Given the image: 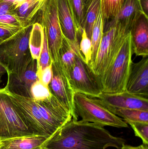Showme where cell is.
I'll list each match as a JSON object with an SVG mask.
<instances>
[{
    "mask_svg": "<svg viewBox=\"0 0 148 149\" xmlns=\"http://www.w3.org/2000/svg\"><path fill=\"white\" fill-rule=\"evenodd\" d=\"M126 141L112 135L104 127L72 120L59 129L42 145V149H120Z\"/></svg>",
    "mask_w": 148,
    "mask_h": 149,
    "instance_id": "obj_1",
    "label": "cell"
},
{
    "mask_svg": "<svg viewBox=\"0 0 148 149\" xmlns=\"http://www.w3.org/2000/svg\"><path fill=\"white\" fill-rule=\"evenodd\" d=\"M33 24L0 44V65L8 75L22 74L33 60L29 45Z\"/></svg>",
    "mask_w": 148,
    "mask_h": 149,
    "instance_id": "obj_2",
    "label": "cell"
},
{
    "mask_svg": "<svg viewBox=\"0 0 148 149\" xmlns=\"http://www.w3.org/2000/svg\"><path fill=\"white\" fill-rule=\"evenodd\" d=\"M133 51L130 31L105 72L100 77L103 93H116L126 91L127 81L133 63Z\"/></svg>",
    "mask_w": 148,
    "mask_h": 149,
    "instance_id": "obj_3",
    "label": "cell"
},
{
    "mask_svg": "<svg viewBox=\"0 0 148 149\" xmlns=\"http://www.w3.org/2000/svg\"><path fill=\"white\" fill-rule=\"evenodd\" d=\"M74 103L76 114L82 120L103 127H128L127 123L113 113L97 98L74 93Z\"/></svg>",
    "mask_w": 148,
    "mask_h": 149,
    "instance_id": "obj_4",
    "label": "cell"
},
{
    "mask_svg": "<svg viewBox=\"0 0 148 149\" xmlns=\"http://www.w3.org/2000/svg\"><path fill=\"white\" fill-rule=\"evenodd\" d=\"M130 31L118 24L104 29L95 60L91 67L95 74L100 77L102 75L118 53Z\"/></svg>",
    "mask_w": 148,
    "mask_h": 149,
    "instance_id": "obj_5",
    "label": "cell"
},
{
    "mask_svg": "<svg viewBox=\"0 0 148 149\" xmlns=\"http://www.w3.org/2000/svg\"><path fill=\"white\" fill-rule=\"evenodd\" d=\"M32 135L4 88L0 89V140Z\"/></svg>",
    "mask_w": 148,
    "mask_h": 149,
    "instance_id": "obj_6",
    "label": "cell"
},
{
    "mask_svg": "<svg viewBox=\"0 0 148 149\" xmlns=\"http://www.w3.org/2000/svg\"><path fill=\"white\" fill-rule=\"evenodd\" d=\"M4 88L14 107L34 135L48 138L54 133L43 118L35 102L32 98L18 95L9 92L5 87Z\"/></svg>",
    "mask_w": 148,
    "mask_h": 149,
    "instance_id": "obj_7",
    "label": "cell"
},
{
    "mask_svg": "<svg viewBox=\"0 0 148 149\" xmlns=\"http://www.w3.org/2000/svg\"><path fill=\"white\" fill-rule=\"evenodd\" d=\"M58 0H47L40 10L37 22L45 27L50 57L53 62L59 60V51L63 40L58 15Z\"/></svg>",
    "mask_w": 148,
    "mask_h": 149,
    "instance_id": "obj_8",
    "label": "cell"
},
{
    "mask_svg": "<svg viewBox=\"0 0 148 149\" xmlns=\"http://www.w3.org/2000/svg\"><path fill=\"white\" fill-rule=\"evenodd\" d=\"M69 81L74 93H80L92 97L103 93L101 79L85 62L82 55L77 56Z\"/></svg>",
    "mask_w": 148,
    "mask_h": 149,
    "instance_id": "obj_9",
    "label": "cell"
},
{
    "mask_svg": "<svg viewBox=\"0 0 148 149\" xmlns=\"http://www.w3.org/2000/svg\"><path fill=\"white\" fill-rule=\"evenodd\" d=\"M53 76L49 85L50 92L72 113L74 120H78L74 103V92L67 75L58 62L52 63Z\"/></svg>",
    "mask_w": 148,
    "mask_h": 149,
    "instance_id": "obj_10",
    "label": "cell"
},
{
    "mask_svg": "<svg viewBox=\"0 0 148 149\" xmlns=\"http://www.w3.org/2000/svg\"><path fill=\"white\" fill-rule=\"evenodd\" d=\"M95 98L108 109H126L148 111V98L132 94L127 91L116 93H102Z\"/></svg>",
    "mask_w": 148,
    "mask_h": 149,
    "instance_id": "obj_11",
    "label": "cell"
},
{
    "mask_svg": "<svg viewBox=\"0 0 148 149\" xmlns=\"http://www.w3.org/2000/svg\"><path fill=\"white\" fill-rule=\"evenodd\" d=\"M126 91L132 94L148 98V56L133 63L127 81Z\"/></svg>",
    "mask_w": 148,
    "mask_h": 149,
    "instance_id": "obj_12",
    "label": "cell"
},
{
    "mask_svg": "<svg viewBox=\"0 0 148 149\" xmlns=\"http://www.w3.org/2000/svg\"><path fill=\"white\" fill-rule=\"evenodd\" d=\"M37 71V60L33 59L22 74L8 75V82L5 88L11 93L31 98L30 88L33 83L38 80Z\"/></svg>",
    "mask_w": 148,
    "mask_h": 149,
    "instance_id": "obj_13",
    "label": "cell"
},
{
    "mask_svg": "<svg viewBox=\"0 0 148 149\" xmlns=\"http://www.w3.org/2000/svg\"><path fill=\"white\" fill-rule=\"evenodd\" d=\"M58 15L63 35L80 50L82 33L77 29L67 0H58Z\"/></svg>",
    "mask_w": 148,
    "mask_h": 149,
    "instance_id": "obj_14",
    "label": "cell"
},
{
    "mask_svg": "<svg viewBox=\"0 0 148 149\" xmlns=\"http://www.w3.org/2000/svg\"><path fill=\"white\" fill-rule=\"evenodd\" d=\"M143 15L148 16L142 10L140 0H126L116 16L104 23V28L119 24L131 30L139 18Z\"/></svg>",
    "mask_w": 148,
    "mask_h": 149,
    "instance_id": "obj_15",
    "label": "cell"
},
{
    "mask_svg": "<svg viewBox=\"0 0 148 149\" xmlns=\"http://www.w3.org/2000/svg\"><path fill=\"white\" fill-rule=\"evenodd\" d=\"M130 32L134 54L137 56H148V17L142 16Z\"/></svg>",
    "mask_w": 148,
    "mask_h": 149,
    "instance_id": "obj_16",
    "label": "cell"
},
{
    "mask_svg": "<svg viewBox=\"0 0 148 149\" xmlns=\"http://www.w3.org/2000/svg\"><path fill=\"white\" fill-rule=\"evenodd\" d=\"M39 135L22 136L1 141L0 149H42L47 139Z\"/></svg>",
    "mask_w": 148,
    "mask_h": 149,
    "instance_id": "obj_17",
    "label": "cell"
},
{
    "mask_svg": "<svg viewBox=\"0 0 148 149\" xmlns=\"http://www.w3.org/2000/svg\"><path fill=\"white\" fill-rule=\"evenodd\" d=\"M82 55L80 50L76 49L74 45L63 36V40L59 51V60L62 69L68 79L74 68L77 56Z\"/></svg>",
    "mask_w": 148,
    "mask_h": 149,
    "instance_id": "obj_18",
    "label": "cell"
},
{
    "mask_svg": "<svg viewBox=\"0 0 148 149\" xmlns=\"http://www.w3.org/2000/svg\"><path fill=\"white\" fill-rule=\"evenodd\" d=\"M44 3L34 0H27L15 10L14 15L19 17L23 27L25 28L35 22V17Z\"/></svg>",
    "mask_w": 148,
    "mask_h": 149,
    "instance_id": "obj_19",
    "label": "cell"
},
{
    "mask_svg": "<svg viewBox=\"0 0 148 149\" xmlns=\"http://www.w3.org/2000/svg\"><path fill=\"white\" fill-rule=\"evenodd\" d=\"M104 20L100 8L99 13L93 26L91 33V41L92 43L91 60L89 66L91 67L94 64L101 42L104 31Z\"/></svg>",
    "mask_w": 148,
    "mask_h": 149,
    "instance_id": "obj_20",
    "label": "cell"
},
{
    "mask_svg": "<svg viewBox=\"0 0 148 149\" xmlns=\"http://www.w3.org/2000/svg\"><path fill=\"white\" fill-rule=\"evenodd\" d=\"M44 27L38 22L33 24L30 36L29 45L31 56L37 60L43 45Z\"/></svg>",
    "mask_w": 148,
    "mask_h": 149,
    "instance_id": "obj_21",
    "label": "cell"
},
{
    "mask_svg": "<svg viewBox=\"0 0 148 149\" xmlns=\"http://www.w3.org/2000/svg\"><path fill=\"white\" fill-rule=\"evenodd\" d=\"M113 113L120 117L127 124L130 123H148V111L135 109H109Z\"/></svg>",
    "mask_w": 148,
    "mask_h": 149,
    "instance_id": "obj_22",
    "label": "cell"
},
{
    "mask_svg": "<svg viewBox=\"0 0 148 149\" xmlns=\"http://www.w3.org/2000/svg\"><path fill=\"white\" fill-rule=\"evenodd\" d=\"M125 1L126 0H101V10L105 22L116 16Z\"/></svg>",
    "mask_w": 148,
    "mask_h": 149,
    "instance_id": "obj_23",
    "label": "cell"
},
{
    "mask_svg": "<svg viewBox=\"0 0 148 149\" xmlns=\"http://www.w3.org/2000/svg\"><path fill=\"white\" fill-rule=\"evenodd\" d=\"M101 8V0H91L85 14L84 28L87 36L91 39L93 26Z\"/></svg>",
    "mask_w": 148,
    "mask_h": 149,
    "instance_id": "obj_24",
    "label": "cell"
},
{
    "mask_svg": "<svg viewBox=\"0 0 148 149\" xmlns=\"http://www.w3.org/2000/svg\"><path fill=\"white\" fill-rule=\"evenodd\" d=\"M69 5L75 23L79 31L82 33L84 28L85 12L82 0H67Z\"/></svg>",
    "mask_w": 148,
    "mask_h": 149,
    "instance_id": "obj_25",
    "label": "cell"
},
{
    "mask_svg": "<svg viewBox=\"0 0 148 149\" xmlns=\"http://www.w3.org/2000/svg\"><path fill=\"white\" fill-rule=\"evenodd\" d=\"M43 26V25H42ZM44 27V26H43ZM53 61L50 57L48 45L46 29L44 27V38L43 45L40 56L37 60V72H40L52 64Z\"/></svg>",
    "mask_w": 148,
    "mask_h": 149,
    "instance_id": "obj_26",
    "label": "cell"
},
{
    "mask_svg": "<svg viewBox=\"0 0 148 149\" xmlns=\"http://www.w3.org/2000/svg\"><path fill=\"white\" fill-rule=\"evenodd\" d=\"M30 93L31 98L35 101L44 100L52 95L49 86L43 85L39 79L31 86Z\"/></svg>",
    "mask_w": 148,
    "mask_h": 149,
    "instance_id": "obj_27",
    "label": "cell"
},
{
    "mask_svg": "<svg viewBox=\"0 0 148 149\" xmlns=\"http://www.w3.org/2000/svg\"><path fill=\"white\" fill-rule=\"evenodd\" d=\"M79 46L80 51L83 56L85 62L89 65L91 60L92 43L91 39L87 36L84 29H83Z\"/></svg>",
    "mask_w": 148,
    "mask_h": 149,
    "instance_id": "obj_28",
    "label": "cell"
},
{
    "mask_svg": "<svg viewBox=\"0 0 148 149\" xmlns=\"http://www.w3.org/2000/svg\"><path fill=\"white\" fill-rule=\"evenodd\" d=\"M128 124L134 130L136 136L140 138L144 144H148V123H130Z\"/></svg>",
    "mask_w": 148,
    "mask_h": 149,
    "instance_id": "obj_29",
    "label": "cell"
},
{
    "mask_svg": "<svg viewBox=\"0 0 148 149\" xmlns=\"http://www.w3.org/2000/svg\"><path fill=\"white\" fill-rule=\"evenodd\" d=\"M24 28L16 25L0 24V40L4 42L14 36Z\"/></svg>",
    "mask_w": 148,
    "mask_h": 149,
    "instance_id": "obj_30",
    "label": "cell"
},
{
    "mask_svg": "<svg viewBox=\"0 0 148 149\" xmlns=\"http://www.w3.org/2000/svg\"><path fill=\"white\" fill-rule=\"evenodd\" d=\"M38 79L43 85L49 86L53 76L52 64L40 72H37Z\"/></svg>",
    "mask_w": 148,
    "mask_h": 149,
    "instance_id": "obj_31",
    "label": "cell"
},
{
    "mask_svg": "<svg viewBox=\"0 0 148 149\" xmlns=\"http://www.w3.org/2000/svg\"><path fill=\"white\" fill-rule=\"evenodd\" d=\"M0 24L4 25H16L23 27L21 22L18 17L13 15H0Z\"/></svg>",
    "mask_w": 148,
    "mask_h": 149,
    "instance_id": "obj_32",
    "label": "cell"
},
{
    "mask_svg": "<svg viewBox=\"0 0 148 149\" xmlns=\"http://www.w3.org/2000/svg\"><path fill=\"white\" fill-rule=\"evenodd\" d=\"M120 149H148V144L144 143H142L141 145L138 146H131L125 143L123 144Z\"/></svg>",
    "mask_w": 148,
    "mask_h": 149,
    "instance_id": "obj_33",
    "label": "cell"
},
{
    "mask_svg": "<svg viewBox=\"0 0 148 149\" xmlns=\"http://www.w3.org/2000/svg\"><path fill=\"white\" fill-rule=\"evenodd\" d=\"M141 4L142 10L145 15L148 16V0H140Z\"/></svg>",
    "mask_w": 148,
    "mask_h": 149,
    "instance_id": "obj_34",
    "label": "cell"
},
{
    "mask_svg": "<svg viewBox=\"0 0 148 149\" xmlns=\"http://www.w3.org/2000/svg\"><path fill=\"white\" fill-rule=\"evenodd\" d=\"M27 1V0H14L13 3L14 5L15 10Z\"/></svg>",
    "mask_w": 148,
    "mask_h": 149,
    "instance_id": "obj_35",
    "label": "cell"
},
{
    "mask_svg": "<svg viewBox=\"0 0 148 149\" xmlns=\"http://www.w3.org/2000/svg\"><path fill=\"white\" fill-rule=\"evenodd\" d=\"M91 1V0H82L83 3V7H84L85 12H86L87 8L88 7Z\"/></svg>",
    "mask_w": 148,
    "mask_h": 149,
    "instance_id": "obj_36",
    "label": "cell"
},
{
    "mask_svg": "<svg viewBox=\"0 0 148 149\" xmlns=\"http://www.w3.org/2000/svg\"><path fill=\"white\" fill-rule=\"evenodd\" d=\"M7 73V71L2 65H0V75H3Z\"/></svg>",
    "mask_w": 148,
    "mask_h": 149,
    "instance_id": "obj_37",
    "label": "cell"
},
{
    "mask_svg": "<svg viewBox=\"0 0 148 149\" xmlns=\"http://www.w3.org/2000/svg\"><path fill=\"white\" fill-rule=\"evenodd\" d=\"M1 75H0V84H1V82H2V80H1ZM1 87H0V89H1Z\"/></svg>",
    "mask_w": 148,
    "mask_h": 149,
    "instance_id": "obj_38",
    "label": "cell"
},
{
    "mask_svg": "<svg viewBox=\"0 0 148 149\" xmlns=\"http://www.w3.org/2000/svg\"><path fill=\"white\" fill-rule=\"evenodd\" d=\"M2 42V41H1V40H0V44L2 42Z\"/></svg>",
    "mask_w": 148,
    "mask_h": 149,
    "instance_id": "obj_39",
    "label": "cell"
},
{
    "mask_svg": "<svg viewBox=\"0 0 148 149\" xmlns=\"http://www.w3.org/2000/svg\"><path fill=\"white\" fill-rule=\"evenodd\" d=\"M0 144H1V140H0Z\"/></svg>",
    "mask_w": 148,
    "mask_h": 149,
    "instance_id": "obj_40",
    "label": "cell"
}]
</instances>
